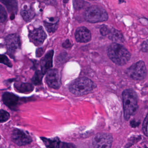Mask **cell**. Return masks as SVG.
Returning <instances> with one entry per match:
<instances>
[{"label": "cell", "instance_id": "obj_4", "mask_svg": "<svg viewBox=\"0 0 148 148\" xmlns=\"http://www.w3.org/2000/svg\"><path fill=\"white\" fill-rule=\"evenodd\" d=\"M85 20L90 23L105 22L108 20L109 16L105 9L97 6L89 8L84 15Z\"/></svg>", "mask_w": 148, "mask_h": 148}, {"label": "cell", "instance_id": "obj_9", "mask_svg": "<svg viewBox=\"0 0 148 148\" xmlns=\"http://www.w3.org/2000/svg\"><path fill=\"white\" fill-rule=\"evenodd\" d=\"M5 45L8 53L10 56H13L16 51L20 47V39L17 34H12L6 38Z\"/></svg>", "mask_w": 148, "mask_h": 148}, {"label": "cell", "instance_id": "obj_24", "mask_svg": "<svg viewBox=\"0 0 148 148\" xmlns=\"http://www.w3.org/2000/svg\"><path fill=\"white\" fill-rule=\"evenodd\" d=\"M0 13H1V23H4L6 20L7 18V14L6 11L2 5L0 6Z\"/></svg>", "mask_w": 148, "mask_h": 148}, {"label": "cell", "instance_id": "obj_1", "mask_svg": "<svg viewBox=\"0 0 148 148\" xmlns=\"http://www.w3.org/2000/svg\"><path fill=\"white\" fill-rule=\"evenodd\" d=\"M107 54L109 58L115 64L124 65L130 59V53L123 46L119 43L111 44L107 48Z\"/></svg>", "mask_w": 148, "mask_h": 148}, {"label": "cell", "instance_id": "obj_5", "mask_svg": "<svg viewBox=\"0 0 148 148\" xmlns=\"http://www.w3.org/2000/svg\"><path fill=\"white\" fill-rule=\"evenodd\" d=\"M127 74L135 80H142L147 75L145 64L143 61H139L132 65L127 71Z\"/></svg>", "mask_w": 148, "mask_h": 148}, {"label": "cell", "instance_id": "obj_6", "mask_svg": "<svg viewBox=\"0 0 148 148\" xmlns=\"http://www.w3.org/2000/svg\"><path fill=\"white\" fill-rule=\"evenodd\" d=\"M113 138L110 134L100 133L92 139V145L94 148H109L111 147Z\"/></svg>", "mask_w": 148, "mask_h": 148}, {"label": "cell", "instance_id": "obj_22", "mask_svg": "<svg viewBox=\"0 0 148 148\" xmlns=\"http://www.w3.org/2000/svg\"><path fill=\"white\" fill-rule=\"evenodd\" d=\"M86 2L83 0H74V7L76 10H80L85 6Z\"/></svg>", "mask_w": 148, "mask_h": 148}, {"label": "cell", "instance_id": "obj_7", "mask_svg": "<svg viewBox=\"0 0 148 148\" xmlns=\"http://www.w3.org/2000/svg\"><path fill=\"white\" fill-rule=\"evenodd\" d=\"M11 138L14 143L19 146L27 145L32 142V138L30 135L18 129H15L13 131Z\"/></svg>", "mask_w": 148, "mask_h": 148}, {"label": "cell", "instance_id": "obj_2", "mask_svg": "<svg viewBox=\"0 0 148 148\" xmlns=\"http://www.w3.org/2000/svg\"><path fill=\"white\" fill-rule=\"evenodd\" d=\"M123 105L124 117L128 120L138 109V97L136 93L131 89L124 90L122 94Z\"/></svg>", "mask_w": 148, "mask_h": 148}, {"label": "cell", "instance_id": "obj_11", "mask_svg": "<svg viewBox=\"0 0 148 148\" xmlns=\"http://www.w3.org/2000/svg\"><path fill=\"white\" fill-rule=\"evenodd\" d=\"M29 38L31 41L37 46L41 45L46 38V33L42 27L35 28L29 32Z\"/></svg>", "mask_w": 148, "mask_h": 148}, {"label": "cell", "instance_id": "obj_25", "mask_svg": "<svg viewBox=\"0 0 148 148\" xmlns=\"http://www.w3.org/2000/svg\"><path fill=\"white\" fill-rule=\"evenodd\" d=\"M110 29L106 26L104 25L100 28V34L103 36H106L109 34Z\"/></svg>", "mask_w": 148, "mask_h": 148}, {"label": "cell", "instance_id": "obj_28", "mask_svg": "<svg viewBox=\"0 0 148 148\" xmlns=\"http://www.w3.org/2000/svg\"><path fill=\"white\" fill-rule=\"evenodd\" d=\"M71 43L70 41L69 40L67 39L63 43L62 46L64 48H69L71 47Z\"/></svg>", "mask_w": 148, "mask_h": 148}, {"label": "cell", "instance_id": "obj_30", "mask_svg": "<svg viewBox=\"0 0 148 148\" xmlns=\"http://www.w3.org/2000/svg\"><path fill=\"white\" fill-rule=\"evenodd\" d=\"M63 1L64 3H67L68 1L69 0H63Z\"/></svg>", "mask_w": 148, "mask_h": 148}, {"label": "cell", "instance_id": "obj_17", "mask_svg": "<svg viewBox=\"0 0 148 148\" xmlns=\"http://www.w3.org/2000/svg\"><path fill=\"white\" fill-rule=\"evenodd\" d=\"M5 5L10 13L16 14L18 11V3L16 0H1Z\"/></svg>", "mask_w": 148, "mask_h": 148}, {"label": "cell", "instance_id": "obj_16", "mask_svg": "<svg viewBox=\"0 0 148 148\" xmlns=\"http://www.w3.org/2000/svg\"><path fill=\"white\" fill-rule=\"evenodd\" d=\"M14 88L17 92L21 93H30L33 90V85L28 83H18L14 84Z\"/></svg>", "mask_w": 148, "mask_h": 148}, {"label": "cell", "instance_id": "obj_26", "mask_svg": "<svg viewBox=\"0 0 148 148\" xmlns=\"http://www.w3.org/2000/svg\"><path fill=\"white\" fill-rule=\"evenodd\" d=\"M141 51L148 54V40L143 41L141 45Z\"/></svg>", "mask_w": 148, "mask_h": 148}, {"label": "cell", "instance_id": "obj_18", "mask_svg": "<svg viewBox=\"0 0 148 148\" xmlns=\"http://www.w3.org/2000/svg\"><path fill=\"white\" fill-rule=\"evenodd\" d=\"M20 14L24 20L26 21H30L35 15V12L31 8H26L21 10Z\"/></svg>", "mask_w": 148, "mask_h": 148}, {"label": "cell", "instance_id": "obj_23", "mask_svg": "<svg viewBox=\"0 0 148 148\" xmlns=\"http://www.w3.org/2000/svg\"><path fill=\"white\" fill-rule=\"evenodd\" d=\"M0 59H1V63L6 65L9 68H11L12 67V63L10 61L9 59L7 57V56L5 55H1Z\"/></svg>", "mask_w": 148, "mask_h": 148}, {"label": "cell", "instance_id": "obj_19", "mask_svg": "<svg viewBox=\"0 0 148 148\" xmlns=\"http://www.w3.org/2000/svg\"><path fill=\"white\" fill-rule=\"evenodd\" d=\"M44 74L41 71L38 70L35 72L33 76L32 81L35 85H39L42 83V79Z\"/></svg>", "mask_w": 148, "mask_h": 148}, {"label": "cell", "instance_id": "obj_21", "mask_svg": "<svg viewBox=\"0 0 148 148\" xmlns=\"http://www.w3.org/2000/svg\"><path fill=\"white\" fill-rule=\"evenodd\" d=\"M10 115L9 113L1 109L0 111V122L5 123L10 119Z\"/></svg>", "mask_w": 148, "mask_h": 148}, {"label": "cell", "instance_id": "obj_3", "mask_svg": "<svg viewBox=\"0 0 148 148\" xmlns=\"http://www.w3.org/2000/svg\"><path fill=\"white\" fill-rule=\"evenodd\" d=\"M96 85L91 80L85 77H80L74 80L70 84V91L74 95L81 96L92 92Z\"/></svg>", "mask_w": 148, "mask_h": 148}, {"label": "cell", "instance_id": "obj_15", "mask_svg": "<svg viewBox=\"0 0 148 148\" xmlns=\"http://www.w3.org/2000/svg\"><path fill=\"white\" fill-rule=\"evenodd\" d=\"M108 35L109 39L114 43H123L124 41V38L123 33L120 31L115 28L110 29Z\"/></svg>", "mask_w": 148, "mask_h": 148}, {"label": "cell", "instance_id": "obj_29", "mask_svg": "<svg viewBox=\"0 0 148 148\" xmlns=\"http://www.w3.org/2000/svg\"><path fill=\"white\" fill-rule=\"evenodd\" d=\"M119 3H122L124 1V0H119Z\"/></svg>", "mask_w": 148, "mask_h": 148}, {"label": "cell", "instance_id": "obj_13", "mask_svg": "<svg viewBox=\"0 0 148 148\" xmlns=\"http://www.w3.org/2000/svg\"><path fill=\"white\" fill-rule=\"evenodd\" d=\"M54 52L53 50H50L41 59L40 62L41 71L44 75L46 74L53 67V58Z\"/></svg>", "mask_w": 148, "mask_h": 148}, {"label": "cell", "instance_id": "obj_8", "mask_svg": "<svg viewBox=\"0 0 148 148\" xmlns=\"http://www.w3.org/2000/svg\"><path fill=\"white\" fill-rule=\"evenodd\" d=\"M46 82L48 87L58 89L61 86V78L60 72L56 69H50L46 73Z\"/></svg>", "mask_w": 148, "mask_h": 148}, {"label": "cell", "instance_id": "obj_14", "mask_svg": "<svg viewBox=\"0 0 148 148\" xmlns=\"http://www.w3.org/2000/svg\"><path fill=\"white\" fill-rule=\"evenodd\" d=\"M75 37L78 42L87 43L91 40V33L86 27H81L76 29Z\"/></svg>", "mask_w": 148, "mask_h": 148}, {"label": "cell", "instance_id": "obj_27", "mask_svg": "<svg viewBox=\"0 0 148 148\" xmlns=\"http://www.w3.org/2000/svg\"><path fill=\"white\" fill-rule=\"evenodd\" d=\"M148 114L147 117L145 118L143 124V130L144 132L145 135H147V125H148Z\"/></svg>", "mask_w": 148, "mask_h": 148}, {"label": "cell", "instance_id": "obj_20", "mask_svg": "<svg viewBox=\"0 0 148 148\" xmlns=\"http://www.w3.org/2000/svg\"><path fill=\"white\" fill-rule=\"evenodd\" d=\"M44 25L49 32H54L55 31L58 27V21L55 23H49L47 21H44Z\"/></svg>", "mask_w": 148, "mask_h": 148}, {"label": "cell", "instance_id": "obj_10", "mask_svg": "<svg viewBox=\"0 0 148 148\" xmlns=\"http://www.w3.org/2000/svg\"><path fill=\"white\" fill-rule=\"evenodd\" d=\"M2 100L5 105L12 110H18L20 98L16 95L12 93L5 92L2 95Z\"/></svg>", "mask_w": 148, "mask_h": 148}, {"label": "cell", "instance_id": "obj_12", "mask_svg": "<svg viewBox=\"0 0 148 148\" xmlns=\"http://www.w3.org/2000/svg\"><path fill=\"white\" fill-rule=\"evenodd\" d=\"M46 147L49 148H74L76 147L75 145L73 144L63 143L61 142L60 138L58 137L53 138H47L45 137H41Z\"/></svg>", "mask_w": 148, "mask_h": 148}]
</instances>
